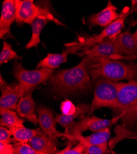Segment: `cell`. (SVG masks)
Here are the masks:
<instances>
[{
	"label": "cell",
	"instance_id": "cell-26",
	"mask_svg": "<svg viewBox=\"0 0 137 154\" xmlns=\"http://www.w3.org/2000/svg\"><path fill=\"white\" fill-rule=\"evenodd\" d=\"M14 154H43L35 150L28 143H17L14 145Z\"/></svg>",
	"mask_w": 137,
	"mask_h": 154
},
{
	"label": "cell",
	"instance_id": "cell-9",
	"mask_svg": "<svg viewBox=\"0 0 137 154\" xmlns=\"http://www.w3.org/2000/svg\"><path fill=\"white\" fill-rule=\"evenodd\" d=\"M38 113V123L40 126L41 130L46 135L57 139L58 137H64L67 138L71 142L74 141L73 137L65 133H60L56 128V119L52 111L49 109L44 107L39 106L36 109Z\"/></svg>",
	"mask_w": 137,
	"mask_h": 154
},
{
	"label": "cell",
	"instance_id": "cell-25",
	"mask_svg": "<svg viewBox=\"0 0 137 154\" xmlns=\"http://www.w3.org/2000/svg\"><path fill=\"white\" fill-rule=\"evenodd\" d=\"M55 154H85L84 146L81 142L72 148V142L70 141L68 145L61 150L57 151Z\"/></svg>",
	"mask_w": 137,
	"mask_h": 154
},
{
	"label": "cell",
	"instance_id": "cell-3",
	"mask_svg": "<svg viewBox=\"0 0 137 154\" xmlns=\"http://www.w3.org/2000/svg\"><path fill=\"white\" fill-rule=\"evenodd\" d=\"M137 106V80L121 82L115 106L111 109L126 127L133 126V116Z\"/></svg>",
	"mask_w": 137,
	"mask_h": 154
},
{
	"label": "cell",
	"instance_id": "cell-14",
	"mask_svg": "<svg viewBox=\"0 0 137 154\" xmlns=\"http://www.w3.org/2000/svg\"><path fill=\"white\" fill-rule=\"evenodd\" d=\"M16 19V0H4L0 18V38L3 39L10 34L12 24Z\"/></svg>",
	"mask_w": 137,
	"mask_h": 154
},
{
	"label": "cell",
	"instance_id": "cell-11",
	"mask_svg": "<svg viewBox=\"0 0 137 154\" xmlns=\"http://www.w3.org/2000/svg\"><path fill=\"white\" fill-rule=\"evenodd\" d=\"M115 40L119 48L122 56L121 59L132 60L137 57V29L134 33L129 30L118 35Z\"/></svg>",
	"mask_w": 137,
	"mask_h": 154
},
{
	"label": "cell",
	"instance_id": "cell-27",
	"mask_svg": "<svg viewBox=\"0 0 137 154\" xmlns=\"http://www.w3.org/2000/svg\"><path fill=\"white\" fill-rule=\"evenodd\" d=\"M12 136V132L9 128L4 126L0 127V143H10Z\"/></svg>",
	"mask_w": 137,
	"mask_h": 154
},
{
	"label": "cell",
	"instance_id": "cell-22",
	"mask_svg": "<svg viewBox=\"0 0 137 154\" xmlns=\"http://www.w3.org/2000/svg\"><path fill=\"white\" fill-rule=\"evenodd\" d=\"M15 140L21 143H28L40 131V128L30 129L25 126L14 127L10 129Z\"/></svg>",
	"mask_w": 137,
	"mask_h": 154
},
{
	"label": "cell",
	"instance_id": "cell-12",
	"mask_svg": "<svg viewBox=\"0 0 137 154\" xmlns=\"http://www.w3.org/2000/svg\"><path fill=\"white\" fill-rule=\"evenodd\" d=\"M79 50H81V47L79 43H76L68 46L61 53H48L43 59L37 64L36 69L41 68L54 69L58 68L61 63L67 61V57L70 54L74 53Z\"/></svg>",
	"mask_w": 137,
	"mask_h": 154
},
{
	"label": "cell",
	"instance_id": "cell-10",
	"mask_svg": "<svg viewBox=\"0 0 137 154\" xmlns=\"http://www.w3.org/2000/svg\"><path fill=\"white\" fill-rule=\"evenodd\" d=\"M83 53L88 57L108 58L116 60L118 56H122L115 38H107L103 42L97 44Z\"/></svg>",
	"mask_w": 137,
	"mask_h": 154
},
{
	"label": "cell",
	"instance_id": "cell-18",
	"mask_svg": "<svg viewBox=\"0 0 137 154\" xmlns=\"http://www.w3.org/2000/svg\"><path fill=\"white\" fill-rule=\"evenodd\" d=\"M91 105H88L85 104H79L76 107V111L70 115H57L55 117L56 121L62 127H64L65 128V133L68 134V128L74 122V120L80 117L81 119H83L84 116L87 113H89Z\"/></svg>",
	"mask_w": 137,
	"mask_h": 154
},
{
	"label": "cell",
	"instance_id": "cell-7",
	"mask_svg": "<svg viewBox=\"0 0 137 154\" xmlns=\"http://www.w3.org/2000/svg\"><path fill=\"white\" fill-rule=\"evenodd\" d=\"M120 120L119 117H113L112 119H103L92 115L91 117H84L82 120L73 122L69 127L68 134L73 137L76 141V137L82 135V133L90 130L94 133L111 127L114 123Z\"/></svg>",
	"mask_w": 137,
	"mask_h": 154
},
{
	"label": "cell",
	"instance_id": "cell-5",
	"mask_svg": "<svg viewBox=\"0 0 137 154\" xmlns=\"http://www.w3.org/2000/svg\"><path fill=\"white\" fill-rule=\"evenodd\" d=\"M95 83L94 96L88 115L102 107L113 108L116 103L118 94L121 82L105 79H98Z\"/></svg>",
	"mask_w": 137,
	"mask_h": 154
},
{
	"label": "cell",
	"instance_id": "cell-6",
	"mask_svg": "<svg viewBox=\"0 0 137 154\" xmlns=\"http://www.w3.org/2000/svg\"><path fill=\"white\" fill-rule=\"evenodd\" d=\"M16 19L17 23L31 24L34 20L40 17L49 19L57 25H64L55 19L47 8L35 5L32 0H16Z\"/></svg>",
	"mask_w": 137,
	"mask_h": 154
},
{
	"label": "cell",
	"instance_id": "cell-16",
	"mask_svg": "<svg viewBox=\"0 0 137 154\" xmlns=\"http://www.w3.org/2000/svg\"><path fill=\"white\" fill-rule=\"evenodd\" d=\"M29 144L35 150L43 154H55L57 152V139L46 135L41 129Z\"/></svg>",
	"mask_w": 137,
	"mask_h": 154
},
{
	"label": "cell",
	"instance_id": "cell-8",
	"mask_svg": "<svg viewBox=\"0 0 137 154\" xmlns=\"http://www.w3.org/2000/svg\"><path fill=\"white\" fill-rule=\"evenodd\" d=\"M135 11H137V6L135 8L132 9L131 11H123L120 14L118 19L105 28L100 33L94 36L90 37L85 41L79 43V45L81 47V50H82L84 52L93 46L103 42L107 38H115L118 35L121 33V32L124 26V21H125L126 18L131 12Z\"/></svg>",
	"mask_w": 137,
	"mask_h": 154
},
{
	"label": "cell",
	"instance_id": "cell-32",
	"mask_svg": "<svg viewBox=\"0 0 137 154\" xmlns=\"http://www.w3.org/2000/svg\"><path fill=\"white\" fill-rule=\"evenodd\" d=\"M135 24H137V21H136V22H135Z\"/></svg>",
	"mask_w": 137,
	"mask_h": 154
},
{
	"label": "cell",
	"instance_id": "cell-17",
	"mask_svg": "<svg viewBox=\"0 0 137 154\" xmlns=\"http://www.w3.org/2000/svg\"><path fill=\"white\" fill-rule=\"evenodd\" d=\"M36 103L31 96V91L20 98L16 110L22 118L25 119L34 125L38 123V118L35 113Z\"/></svg>",
	"mask_w": 137,
	"mask_h": 154
},
{
	"label": "cell",
	"instance_id": "cell-21",
	"mask_svg": "<svg viewBox=\"0 0 137 154\" xmlns=\"http://www.w3.org/2000/svg\"><path fill=\"white\" fill-rule=\"evenodd\" d=\"M84 138L91 144L108 148L111 139V127L95 132L89 136H84Z\"/></svg>",
	"mask_w": 137,
	"mask_h": 154
},
{
	"label": "cell",
	"instance_id": "cell-33",
	"mask_svg": "<svg viewBox=\"0 0 137 154\" xmlns=\"http://www.w3.org/2000/svg\"><path fill=\"white\" fill-rule=\"evenodd\" d=\"M136 59H137V57H136Z\"/></svg>",
	"mask_w": 137,
	"mask_h": 154
},
{
	"label": "cell",
	"instance_id": "cell-29",
	"mask_svg": "<svg viewBox=\"0 0 137 154\" xmlns=\"http://www.w3.org/2000/svg\"><path fill=\"white\" fill-rule=\"evenodd\" d=\"M0 154H14V146L10 143H0Z\"/></svg>",
	"mask_w": 137,
	"mask_h": 154
},
{
	"label": "cell",
	"instance_id": "cell-31",
	"mask_svg": "<svg viewBox=\"0 0 137 154\" xmlns=\"http://www.w3.org/2000/svg\"><path fill=\"white\" fill-rule=\"evenodd\" d=\"M6 83H6V82H5V80L3 79L2 75H1V76H0V86H1V85H4V84H6Z\"/></svg>",
	"mask_w": 137,
	"mask_h": 154
},
{
	"label": "cell",
	"instance_id": "cell-28",
	"mask_svg": "<svg viewBox=\"0 0 137 154\" xmlns=\"http://www.w3.org/2000/svg\"><path fill=\"white\" fill-rule=\"evenodd\" d=\"M76 107H74L72 102L69 100L63 102L61 104V110L62 114L70 115L76 111Z\"/></svg>",
	"mask_w": 137,
	"mask_h": 154
},
{
	"label": "cell",
	"instance_id": "cell-1",
	"mask_svg": "<svg viewBox=\"0 0 137 154\" xmlns=\"http://www.w3.org/2000/svg\"><path fill=\"white\" fill-rule=\"evenodd\" d=\"M49 82L53 91L61 96L91 91L92 83L87 69L85 57L75 67L54 72Z\"/></svg>",
	"mask_w": 137,
	"mask_h": 154
},
{
	"label": "cell",
	"instance_id": "cell-4",
	"mask_svg": "<svg viewBox=\"0 0 137 154\" xmlns=\"http://www.w3.org/2000/svg\"><path fill=\"white\" fill-rule=\"evenodd\" d=\"M54 73L53 69L47 68L27 70L22 66V63L17 61L14 62L12 69V75L18 81L19 91L22 97L36 86L49 80Z\"/></svg>",
	"mask_w": 137,
	"mask_h": 154
},
{
	"label": "cell",
	"instance_id": "cell-24",
	"mask_svg": "<svg viewBox=\"0 0 137 154\" xmlns=\"http://www.w3.org/2000/svg\"><path fill=\"white\" fill-rule=\"evenodd\" d=\"M76 140L82 143L84 146L85 154H108V149L106 147L94 146L88 143L84 139L82 135H80L76 137Z\"/></svg>",
	"mask_w": 137,
	"mask_h": 154
},
{
	"label": "cell",
	"instance_id": "cell-19",
	"mask_svg": "<svg viewBox=\"0 0 137 154\" xmlns=\"http://www.w3.org/2000/svg\"><path fill=\"white\" fill-rule=\"evenodd\" d=\"M49 22H51V20L48 18L44 17H38L33 20L31 24L32 35L30 42L25 46V48L27 49H29L33 47H37L38 44L40 43V35L41 32L44 29L46 24Z\"/></svg>",
	"mask_w": 137,
	"mask_h": 154
},
{
	"label": "cell",
	"instance_id": "cell-2",
	"mask_svg": "<svg viewBox=\"0 0 137 154\" xmlns=\"http://www.w3.org/2000/svg\"><path fill=\"white\" fill-rule=\"evenodd\" d=\"M85 57L87 69L92 81L105 79L115 82H129L137 78V63H127L108 58Z\"/></svg>",
	"mask_w": 137,
	"mask_h": 154
},
{
	"label": "cell",
	"instance_id": "cell-30",
	"mask_svg": "<svg viewBox=\"0 0 137 154\" xmlns=\"http://www.w3.org/2000/svg\"><path fill=\"white\" fill-rule=\"evenodd\" d=\"M133 126L137 124V106H136L134 112H133Z\"/></svg>",
	"mask_w": 137,
	"mask_h": 154
},
{
	"label": "cell",
	"instance_id": "cell-23",
	"mask_svg": "<svg viewBox=\"0 0 137 154\" xmlns=\"http://www.w3.org/2000/svg\"><path fill=\"white\" fill-rule=\"evenodd\" d=\"M22 56H19L12 48V45L6 42H3V47L0 53V64L6 63L12 59L21 60Z\"/></svg>",
	"mask_w": 137,
	"mask_h": 154
},
{
	"label": "cell",
	"instance_id": "cell-15",
	"mask_svg": "<svg viewBox=\"0 0 137 154\" xmlns=\"http://www.w3.org/2000/svg\"><path fill=\"white\" fill-rule=\"evenodd\" d=\"M118 11L117 8L108 1V5L98 13L91 16L88 19V22L94 26H100L106 28L111 23L118 19L120 16Z\"/></svg>",
	"mask_w": 137,
	"mask_h": 154
},
{
	"label": "cell",
	"instance_id": "cell-13",
	"mask_svg": "<svg viewBox=\"0 0 137 154\" xmlns=\"http://www.w3.org/2000/svg\"><path fill=\"white\" fill-rule=\"evenodd\" d=\"M1 96L0 97V109L14 110L20 98L21 95L19 84L13 83L12 84L6 83L0 86Z\"/></svg>",
	"mask_w": 137,
	"mask_h": 154
},
{
	"label": "cell",
	"instance_id": "cell-20",
	"mask_svg": "<svg viewBox=\"0 0 137 154\" xmlns=\"http://www.w3.org/2000/svg\"><path fill=\"white\" fill-rule=\"evenodd\" d=\"M0 114L1 116L0 119L1 126L6 127L9 129L14 127L24 126L25 121L20 118L14 110L0 109Z\"/></svg>",
	"mask_w": 137,
	"mask_h": 154
}]
</instances>
